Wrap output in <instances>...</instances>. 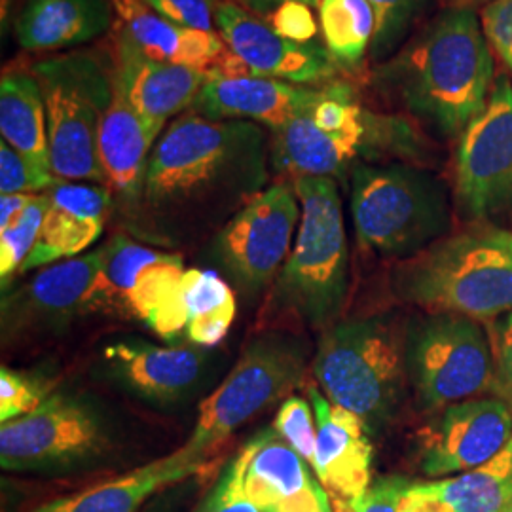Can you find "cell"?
<instances>
[{
    "label": "cell",
    "mask_w": 512,
    "mask_h": 512,
    "mask_svg": "<svg viewBox=\"0 0 512 512\" xmlns=\"http://www.w3.org/2000/svg\"><path fill=\"white\" fill-rule=\"evenodd\" d=\"M268 179L266 141L255 122L175 120L148 158L143 202L160 230L188 226L251 202Z\"/></svg>",
    "instance_id": "cell-1"
},
{
    "label": "cell",
    "mask_w": 512,
    "mask_h": 512,
    "mask_svg": "<svg viewBox=\"0 0 512 512\" xmlns=\"http://www.w3.org/2000/svg\"><path fill=\"white\" fill-rule=\"evenodd\" d=\"M385 76L412 114L446 137L463 135L486 109L494 82V57L475 10H444Z\"/></svg>",
    "instance_id": "cell-2"
},
{
    "label": "cell",
    "mask_w": 512,
    "mask_h": 512,
    "mask_svg": "<svg viewBox=\"0 0 512 512\" xmlns=\"http://www.w3.org/2000/svg\"><path fill=\"white\" fill-rule=\"evenodd\" d=\"M391 287L427 313L495 321L512 313V232L475 226L401 260Z\"/></svg>",
    "instance_id": "cell-3"
},
{
    "label": "cell",
    "mask_w": 512,
    "mask_h": 512,
    "mask_svg": "<svg viewBox=\"0 0 512 512\" xmlns=\"http://www.w3.org/2000/svg\"><path fill=\"white\" fill-rule=\"evenodd\" d=\"M311 368L330 403L357 414L368 433L385 429L408 382L406 325L387 313L340 319L321 332Z\"/></svg>",
    "instance_id": "cell-4"
},
{
    "label": "cell",
    "mask_w": 512,
    "mask_h": 512,
    "mask_svg": "<svg viewBox=\"0 0 512 512\" xmlns=\"http://www.w3.org/2000/svg\"><path fill=\"white\" fill-rule=\"evenodd\" d=\"M300 224L272 285V310L323 332L340 321L349 293V249L338 186L330 177L294 179Z\"/></svg>",
    "instance_id": "cell-5"
},
{
    "label": "cell",
    "mask_w": 512,
    "mask_h": 512,
    "mask_svg": "<svg viewBox=\"0 0 512 512\" xmlns=\"http://www.w3.org/2000/svg\"><path fill=\"white\" fill-rule=\"evenodd\" d=\"M351 217L363 249L412 258L446 238L450 200L435 175L410 165H366L351 171Z\"/></svg>",
    "instance_id": "cell-6"
},
{
    "label": "cell",
    "mask_w": 512,
    "mask_h": 512,
    "mask_svg": "<svg viewBox=\"0 0 512 512\" xmlns=\"http://www.w3.org/2000/svg\"><path fill=\"white\" fill-rule=\"evenodd\" d=\"M46 105L50 164L57 181L105 184L97 135L116 90L93 54L59 55L33 67Z\"/></svg>",
    "instance_id": "cell-7"
},
{
    "label": "cell",
    "mask_w": 512,
    "mask_h": 512,
    "mask_svg": "<svg viewBox=\"0 0 512 512\" xmlns=\"http://www.w3.org/2000/svg\"><path fill=\"white\" fill-rule=\"evenodd\" d=\"M308 365V346L289 332H262L239 355L219 387L200 404V416L183 448L207 461L239 427L266 412L300 385Z\"/></svg>",
    "instance_id": "cell-8"
},
{
    "label": "cell",
    "mask_w": 512,
    "mask_h": 512,
    "mask_svg": "<svg viewBox=\"0 0 512 512\" xmlns=\"http://www.w3.org/2000/svg\"><path fill=\"white\" fill-rule=\"evenodd\" d=\"M406 372L427 412L492 391L503 397L490 332L458 313H425L406 325Z\"/></svg>",
    "instance_id": "cell-9"
},
{
    "label": "cell",
    "mask_w": 512,
    "mask_h": 512,
    "mask_svg": "<svg viewBox=\"0 0 512 512\" xmlns=\"http://www.w3.org/2000/svg\"><path fill=\"white\" fill-rule=\"evenodd\" d=\"M112 448L109 416L84 395L54 393L35 412L0 427L4 471H73L107 458Z\"/></svg>",
    "instance_id": "cell-10"
},
{
    "label": "cell",
    "mask_w": 512,
    "mask_h": 512,
    "mask_svg": "<svg viewBox=\"0 0 512 512\" xmlns=\"http://www.w3.org/2000/svg\"><path fill=\"white\" fill-rule=\"evenodd\" d=\"M300 215L294 188L274 184L245 203L213 239L215 262L247 298L274 285L293 251Z\"/></svg>",
    "instance_id": "cell-11"
},
{
    "label": "cell",
    "mask_w": 512,
    "mask_h": 512,
    "mask_svg": "<svg viewBox=\"0 0 512 512\" xmlns=\"http://www.w3.org/2000/svg\"><path fill=\"white\" fill-rule=\"evenodd\" d=\"M456 198L463 219L499 228L512 222V86L505 76L461 135Z\"/></svg>",
    "instance_id": "cell-12"
},
{
    "label": "cell",
    "mask_w": 512,
    "mask_h": 512,
    "mask_svg": "<svg viewBox=\"0 0 512 512\" xmlns=\"http://www.w3.org/2000/svg\"><path fill=\"white\" fill-rule=\"evenodd\" d=\"M105 247L44 266L14 291H4L0 308L2 344L54 332L84 315V302L101 268Z\"/></svg>",
    "instance_id": "cell-13"
},
{
    "label": "cell",
    "mask_w": 512,
    "mask_h": 512,
    "mask_svg": "<svg viewBox=\"0 0 512 512\" xmlns=\"http://www.w3.org/2000/svg\"><path fill=\"white\" fill-rule=\"evenodd\" d=\"M511 437V401L476 397L450 404L425 435L421 469L429 476L469 473L495 458Z\"/></svg>",
    "instance_id": "cell-14"
},
{
    "label": "cell",
    "mask_w": 512,
    "mask_h": 512,
    "mask_svg": "<svg viewBox=\"0 0 512 512\" xmlns=\"http://www.w3.org/2000/svg\"><path fill=\"white\" fill-rule=\"evenodd\" d=\"M205 349L118 340L103 349V376L145 403L173 406L202 387L211 365Z\"/></svg>",
    "instance_id": "cell-15"
},
{
    "label": "cell",
    "mask_w": 512,
    "mask_h": 512,
    "mask_svg": "<svg viewBox=\"0 0 512 512\" xmlns=\"http://www.w3.org/2000/svg\"><path fill=\"white\" fill-rule=\"evenodd\" d=\"M403 126L382 118L374 128L351 133H327L317 128L310 110L293 118L283 128L274 129L272 162L275 169L300 177H338L361 156L391 147L397 139L406 141Z\"/></svg>",
    "instance_id": "cell-16"
},
{
    "label": "cell",
    "mask_w": 512,
    "mask_h": 512,
    "mask_svg": "<svg viewBox=\"0 0 512 512\" xmlns=\"http://www.w3.org/2000/svg\"><path fill=\"white\" fill-rule=\"evenodd\" d=\"M215 25L228 50L258 76L310 84L334 73V57L323 46L287 40L238 4L222 2Z\"/></svg>",
    "instance_id": "cell-17"
},
{
    "label": "cell",
    "mask_w": 512,
    "mask_h": 512,
    "mask_svg": "<svg viewBox=\"0 0 512 512\" xmlns=\"http://www.w3.org/2000/svg\"><path fill=\"white\" fill-rule=\"evenodd\" d=\"M245 492L262 512H334L310 463L274 429L258 433L245 448Z\"/></svg>",
    "instance_id": "cell-18"
},
{
    "label": "cell",
    "mask_w": 512,
    "mask_h": 512,
    "mask_svg": "<svg viewBox=\"0 0 512 512\" xmlns=\"http://www.w3.org/2000/svg\"><path fill=\"white\" fill-rule=\"evenodd\" d=\"M48 213L19 275L82 255L103 234L112 205L109 186L57 181L46 190Z\"/></svg>",
    "instance_id": "cell-19"
},
{
    "label": "cell",
    "mask_w": 512,
    "mask_h": 512,
    "mask_svg": "<svg viewBox=\"0 0 512 512\" xmlns=\"http://www.w3.org/2000/svg\"><path fill=\"white\" fill-rule=\"evenodd\" d=\"M306 393L317 420L313 473L327 490L351 507L370 486V433L357 414L330 403L315 385Z\"/></svg>",
    "instance_id": "cell-20"
},
{
    "label": "cell",
    "mask_w": 512,
    "mask_h": 512,
    "mask_svg": "<svg viewBox=\"0 0 512 512\" xmlns=\"http://www.w3.org/2000/svg\"><path fill=\"white\" fill-rule=\"evenodd\" d=\"M321 95L266 76H209L192 112L211 120H251L274 131L313 109Z\"/></svg>",
    "instance_id": "cell-21"
},
{
    "label": "cell",
    "mask_w": 512,
    "mask_h": 512,
    "mask_svg": "<svg viewBox=\"0 0 512 512\" xmlns=\"http://www.w3.org/2000/svg\"><path fill=\"white\" fill-rule=\"evenodd\" d=\"M209 80L207 71L150 59L128 38L120 37L116 84L129 105L154 128L181 110L192 109Z\"/></svg>",
    "instance_id": "cell-22"
},
{
    "label": "cell",
    "mask_w": 512,
    "mask_h": 512,
    "mask_svg": "<svg viewBox=\"0 0 512 512\" xmlns=\"http://www.w3.org/2000/svg\"><path fill=\"white\" fill-rule=\"evenodd\" d=\"M160 133L162 129L150 126L129 105L116 84L112 103L99 126L97 152L107 186L129 205L143 200L148 158Z\"/></svg>",
    "instance_id": "cell-23"
},
{
    "label": "cell",
    "mask_w": 512,
    "mask_h": 512,
    "mask_svg": "<svg viewBox=\"0 0 512 512\" xmlns=\"http://www.w3.org/2000/svg\"><path fill=\"white\" fill-rule=\"evenodd\" d=\"M203 461L192 458L183 446L126 475L110 478L76 494L57 497L31 512H139L150 497L196 475Z\"/></svg>",
    "instance_id": "cell-24"
},
{
    "label": "cell",
    "mask_w": 512,
    "mask_h": 512,
    "mask_svg": "<svg viewBox=\"0 0 512 512\" xmlns=\"http://www.w3.org/2000/svg\"><path fill=\"white\" fill-rule=\"evenodd\" d=\"M122 35L150 59L207 71L226 50L219 35L186 29L156 14L145 0H112Z\"/></svg>",
    "instance_id": "cell-25"
},
{
    "label": "cell",
    "mask_w": 512,
    "mask_h": 512,
    "mask_svg": "<svg viewBox=\"0 0 512 512\" xmlns=\"http://www.w3.org/2000/svg\"><path fill=\"white\" fill-rule=\"evenodd\" d=\"M109 27L107 0H27L18 40L31 52H57L101 37Z\"/></svg>",
    "instance_id": "cell-26"
},
{
    "label": "cell",
    "mask_w": 512,
    "mask_h": 512,
    "mask_svg": "<svg viewBox=\"0 0 512 512\" xmlns=\"http://www.w3.org/2000/svg\"><path fill=\"white\" fill-rule=\"evenodd\" d=\"M0 133L2 141L10 147L16 148L38 167L52 171L46 105L35 74L12 71L2 76Z\"/></svg>",
    "instance_id": "cell-27"
},
{
    "label": "cell",
    "mask_w": 512,
    "mask_h": 512,
    "mask_svg": "<svg viewBox=\"0 0 512 512\" xmlns=\"http://www.w3.org/2000/svg\"><path fill=\"white\" fill-rule=\"evenodd\" d=\"M184 340L198 348H215L232 329L238 302L234 289L213 270L190 268L183 279Z\"/></svg>",
    "instance_id": "cell-28"
},
{
    "label": "cell",
    "mask_w": 512,
    "mask_h": 512,
    "mask_svg": "<svg viewBox=\"0 0 512 512\" xmlns=\"http://www.w3.org/2000/svg\"><path fill=\"white\" fill-rule=\"evenodd\" d=\"M454 512L512 511V437L507 446L469 473L431 482Z\"/></svg>",
    "instance_id": "cell-29"
},
{
    "label": "cell",
    "mask_w": 512,
    "mask_h": 512,
    "mask_svg": "<svg viewBox=\"0 0 512 512\" xmlns=\"http://www.w3.org/2000/svg\"><path fill=\"white\" fill-rule=\"evenodd\" d=\"M105 247L101 268L93 279L84 302V313L124 315L126 300L141 272L156 262L164 251L150 249L122 234L114 236Z\"/></svg>",
    "instance_id": "cell-30"
},
{
    "label": "cell",
    "mask_w": 512,
    "mask_h": 512,
    "mask_svg": "<svg viewBox=\"0 0 512 512\" xmlns=\"http://www.w3.org/2000/svg\"><path fill=\"white\" fill-rule=\"evenodd\" d=\"M319 19L330 55L357 65L376 35V14L368 0H321Z\"/></svg>",
    "instance_id": "cell-31"
},
{
    "label": "cell",
    "mask_w": 512,
    "mask_h": 512,
    "mask_svg": "<svg viewBox=\"0 0 512 512\" xmlns=\"http://www.w3.org/2000/svg\"><path fill=\"white\" fill-rule=\"evenodd\" d=\"M48 213V194H35L27 209L12 226L0 232V279L2 289L10 277L19 274L25 260L37 245L42 224Z\"/></svg>",
    "instance_id": "cell-32"
},
{
    "label": "cell",
    "mask_w": 512,
    "mask_h": 512,
    "mask_svg": "<svg viewBox=\"0 0 512 512\" xmlns=\"http://www.w3.org/2000/svg\"><path fill=\"white\" fill-rule=\"evenodd\" d=\"M54 380L33 374L18 372L8 366L0 370V421L19 420L35 412L40 404L54 395Z\"/></svg>",
    "instance_id": "cell-33"
},
{
    "label": "cell",
    "mask_w": 512,
    "mask_h": 512,
    "mask_svg": "<svg viewBox=\"0 0 512 512\" xmlns=\"http://www.w3.org/2000/svg\"><path fill=\"white\" fill-rule=\"evenodd\" d=\"M272 429L279 439L285 440L313 469L317 448V420L310 401L302 397L285 399L275 416Z\"/></svg>",
    "instance_id": "cell-34"
},
{
    "label": "cell",
    "mask_w": 512,
    "mask_h": 512,
    "mask_svg": "<svg viewBox=\"0 0 512 512\" xmlns=\"http://www.w3.org/2000/svg\"><path fill=\"white\" fill-rule=\"evenodd\" d=\"M55 183L52 171L38 167L6 141L0 143V196L42 194Z\"/></svg>",
    "instance_id": "cell-35"
},
{
    "label": "cell",
    "mask_w": 512,
    "mask_h": 512,
    "mask_svg": "<svg viewBox=\"0 0 512 512\" xmlns=\"http://www.w3.org/2000/svg\"><path fill=\"white\" fill-rule=\"evenodd\" d=\"M245 452L241 450L236 459L222 473L217 486L203 501L200 512H262L255 501L245 492Z\"/></svg>",
    "instance_id": "cell-36"
},
{
    "label": "cell",
    "mask_w": 512,
    "mask_h": 512,
    "mask_svg": "<svg viewBox=\"0 0 512 512\" xmlns=\"http://www.w3.org/2000/svg\"><path fill=\"white\" fill-rule=\"evenodd\" d=\"M311 6L321 0H310ZM376 14V35H374V50L378 54L387 52L403 37L408 23L416 16L425 0H368Z\"/></svg>",
    "instance_id": "cell-37"
},
{
    "label": "cell",
    "mask_w": 512,
    "mask_h": 512,
    "mask_svg": "<svg viewBox=\"0 0 512 512\" xmlns=\"http://www.w3.org/2000/svg\"><path fill=\"white\" fill-rule=\"evenodd\" d=\"M156 14L186 29L213 33L219 0H145Z\"/></svg>",
    "instance_id": "cell-38"
},
{
    "label": "cell",
    "mask_w": 512,
    "mask_h": 512,
    "mask_svg": "<svg viewBox=\"0 0 512 512\" xmlns=\"http://www.w3.org/2000/svg\"><path fill=\"white\" fill-rule=\"evenodd\" d=\"M482 31L512 74V0H494L484 6Z\"/></svg>",
    "instance_id": "cell-39"
},
{
    "label": "cell",
    "mask_w": 512,
    "mask_h": 512,
    "mask_svg": "<svg viewBox=\"0 0 512 512\" xmlns=\"http://www.w3.org/2000/svg\"><path fill=\"white\" fill-rule=\"evenodd\" d=\"M272 29L277 35L300 44H308L317 35V23L310 6L300 0H287L274 10Z\"/></svg>",
    "instance_id": "cell-40"
},
{
    "label": "cell",
    "mask_w": 512,
    "mask_h": 512,
    "mask_svg": "<svg viewBox=\"0 0 512 512\" xmlns=\"http://www.w3.org/2000/svg\"><path fill=\"white\" fill-rule=\"evenodd\" d=\"M410 480L403 476H384L368 486L351 509L353 512H401V499Z\"/></svg>",
    "instance_id": "cell-41"
},
{
    "label": "cell",
    "mask_w": 512,
    "mask_h": 512,
    "mask_svg": "<svg viewBox=\"0 0 512 512\" xmlns=\"http://www.w3.org/2000/svg\"><path fill=\"white\" fill-rule=\"evenodd\" d=\"M490 334L503 397L512 401V313L495 319Z\"/></svg>",
    "instance_id": "cell-42"
},
{
    "label": "cell",
    "mask_w": 512,
    "mask_h": 512,
    "mask_svg": "<svg viewBox=\"0 0 512 512\" xmlns=\"http://www.w3.org/2000/svg\"><path fill=\"white\" fill-rule=\"evenodd\" d=\"M401 512H454L433 490L431 482H410L401 499Z\"/></svg>",
    "instance_id": "cell-43"
},
{
    "label": "cell",
    "mask_w": 512,
    "mask_h": 512,
    "mask_svg": "<svg viewBox=\"0 0 512 512\" xmlns=\"http://www.w3.org/2000/svg\"><path fill=\"white\" fill-rule=\"evenodd\" d=\"M35 194H10L0 196V232L12 226L21 217V213L27 209Z\"/></svg>",
    "instance_id": "cell-44"
},
{
    "label": "cell",
    "mask_w": 512,
    "mask_h": 512,
    "mask_svg": "<svg viewBox=\"0 0 512 512\" xmlns=\"http://www.w3.org/2000/svg\"><path fill=\"white\" fill-rule=\"evenodd\" d=\"M241 2H245L249 8H253L256 12H272L287 0H241ZM300 2H306L308 6L311 4L310 0H300Z\"/></svg>",
    "instance_id": "cell-45"
},
{
    "label": "cell",
    "mask_w": 512,
    "mask_h": 512,
    "mask_svg": "<svg viewBox=\"0 0 512 512\" xmlns=\"http://www.w3.org/2000/svg\"><path fill=\"white\" fill-rule=\"evenodd\" d=\"M450 8H467V10H476L480 6H488L494 0H446Z\"/></svg>",
    "instance_id": "cell-46"
},
{
    "label": "cell",
    "mask_w": 512,
    "mask_h": 512,
    "mask_svg": "<svg viewBox=\"0 0 512 512\" xmlns=\"http://www.w3.org/2000/svg\"><path fill=\"white\" fill-rule=\"evenodd\" d=\"M148 512H162V511H160V507H156V509H152V511H148Z\"/></svg>",
    "instance_id": "cell-47"
},
{
    "label": "cell",
    "mask_w": 512,
    "mask_h": 512,
    "mask_svg": "<svg viewBox=\"0 0 512 512\" xmlns=\"http://www.w3.org/2000/svg\"><path fill=\"white\" fill-rule=\"evenodd\" d=\"M512 512V511H511Z\"/></svg>",
    "instance_id": "cell-48"
}]
</instances>
